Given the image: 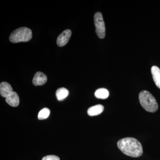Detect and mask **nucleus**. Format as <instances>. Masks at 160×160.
<instances>
[{
    "label": "nucleus",
    "mask_w": 160,
    "mask_h": 160,
    "mask_svg": "<svg viewBox=\"0 0 160 160\" xmlns=\"http://www.w3.org/2000/svg\"><path fill=\"white\" fill-rule=\"evenodd\" d=\"M118 147L124 154L131 157L138 158L143 153L142 146L137 139L126 138L118 141Z\"/></svg>",
    "instance_id": "nucleus-1"
},
{
    "label": "nucleus",
    "mask_w": 160,
    "mask_h": 160,
    "mask_svg": "<svg viewBox=\"0 0 160 160\" xmlns=\"http://www.w3.org/2000/svg\"><path fill=\"white\" fill-rule=\"evenodd\" d=\"M140 104L146 111L155 112L158 110V105L156 100L149 91L144 90L139 94Z\"/></svg>",
    "instance_id": "nucleus-2"
},
{
    "label": "nucleus",
    "mask_w": 160,
    "mask_h": 160,
    "mask_svg": "<svg viewBox=\"0 0 160 160\" xmlns=\"http://www.w3.org/2000/svg\"><path fill=\"white\" fill-rule=\"evenodd\" d=\"M32 38L31 29L26 27H21L12 32L9 40L11 42L17 43L29 42Z\"/></svg>",
    "instance_id": "nucleus-3"
},
{
    "label": "nucleus",
    "mask_w": 160,
    "mask_h": 160,
    "mask_svg": "<svg viewBox=\"0 0 160 160\" xmlns=\"http://www.w3.org/2000/svg\"><path fill=\"white\" fill-rule=\"evenodd\" d=\"M94 22L96 28V32L100 38L103 39L106 36V27L102 15L100 12L94 14Z\"/></svg>",
    "instance_id": "nucleus-4"
},
{
    "label": "nucleus",
    "mask_w": 160,
    "mask_h": 160,
    "mask_svg": "<svg viewBox=\"0 0 160 160\" xmlns=\"http://www.w3.org/2000/svg\"><path fill=\"white\" fill-rule=\"evenodd\" d=\"M71 31L69 29H66L58 37L57 40V44L59 47L65 46L69 42L71 36Z\"/></svg>",
    "instance_id": "nucleus-5"
},
{
    "label": "nucleus",
    "mask_w": 160,
    "mask_h": 160,
    "mask_svg": "<svg viewBox=\"0 0 160 160\" xmlns=\"http://www.w3.org/2000/svg\"><path fill=\"white\" fill-rule=\"evenodd\" d=\"M47 81L46 75L41 72H38L35 74L32 79V83L35 86H42L46 84Z\"/></svg>",
    "instance_id": "nucleus-6"
},
{
    "label": "nucleus",
    "mask_w": 160,
    "mask_h": 160,
    "mask_svg": "<svg viewBox=\"0 0 160 160\" xmlns=\"http://www.w3.org/2000/svg\"><path fill=\"white\" fill-rule=\"evenodd\" d=\"M13 92L12 87L9 83L2 82L0 84V93L4 98H7Z\"/></svg>",
    "instance_id": "nucleus-7"
},
{
    "label": "nucleus",
    "mask_w": 160,
    "mask_h": 160,
    "mask_svg": "<svg viewBox=\"0 0 160 160\" xmlns=\"http://www.w3.org/2000/svg\"><path fill=\"white\" fill-rule=\"evenodd\" d=\"M6 101L9 106L14 107L18 106L20 103L18 95L17 92L13 91L6 98Z\"/></svg>",
    "instance_id": "nucleus-8"
},
{
    "label": "nucleus",
    "mask_w": 160,
    "mask_h": 160,
    "mask_svg": "<svg viewBox=\"0 0 160 160\" xmlns=\"http://www.w3.org/2000/svg\"><path fill=\"white\" fill-rule=\"evenodd\" d=\"M152 78L156 85L160 89V69L158 66H152L151 69Z\"/></svg>",
    "instance_id": "nucleus-9"
},
{
    "label": "nucleus",
    "mask_w": 160,
    "mask_h": 160,
    "mask_svg": "<svg viewBox=\"0 0 160 160\" xmlns=\"http://www.w3.org/2000/svg\"><path fill=\"white\" fill-rule=\"evenodd\" d=\"M104 108L102 105H97L92 106L88 109L87 113L90 116L98 115L102 112Z\"/></svg>",
    "instance_id": "nucleus-10"
},
{
    "label": "nucleus",
    "mask_w": 160,
    "mask_h": 160,
    "mask_svg": "<svg viewBox=\"0 0 160 160\" xmlns=\"http://www.w3.org/2000/svg\"><path fill=\"white\" fill-rule=\"evenodd\" d=\"M69 93L68 90L66 88L62 87L57 89L56 92V96L58 101H62L67 97Z\"/></svg>",
    "instance_id": "nucleus-11"
},
{
    "label": "nucleus",
    "mask_w": 160,
    "mask_h": 160,
    "mask_svg": "<svg viewBox=\"0 0 160 160\" xmlns=\"http://www.w3.org/2000/svg\"><path fill=\"white\" fill-rule=\"evenodd\" d=\"M95 96L98 98L105 99L109 96V92L105 88H100L95 92Z\"/></svg>",
    "instance_id": "nucleus-12"
},
{
    "label": "nucleus",
    "mask_w": 160,
    "mask_h": 160,
    "mask_svg": "<svg viewBox=\"0 0 160 160\" xmlns=\"http://www.w3.org/2000/svg\"><path fill=\"white\" fill-rule=\"evenodd\" d=\"M50 114V110L48 108H45L39 112L38 118L39 120H43L49 117Z\"/></svg>",
    "instance_id": "nucleus-13"
},
{
    "label": "nucleus",
    "mask_w": 160,
    "mask_h": 160,
    "mask_svg": "<svg viewBox=\"0 0 160 160\" xmlns=\"http://www.w3.org/2000/svg\"><path fill=\"white\" fill-rule=\"evenodd\" d=\"M42 160H60L58 157L55 155H48L43 158Z\"/></svg>",
    "instance_id": "nucleus-14"
}]
</instances>
